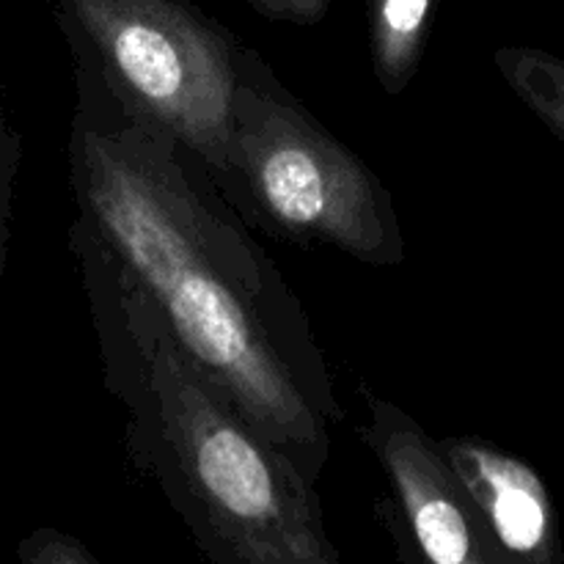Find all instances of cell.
Wrapping results in <instances>:
<instances>
[{
	"mask_svg": "<svg viewBox=\"0 0 564 564\" xmlns=\"http://www.w3.org/2000/svg\"><path fill=\"white\" fill-rule=\"evenodd\" d=\"M231 169L240 213L303 246H328L358 262L405 259L391 193L242 44L231 102Z\"/></svg>",
	"mask_w": 564,
	"mask_h": 564,
	"instance_id": "3",
	"label": "cell"
},
{
	"mask_svg": "<svg viewBox=\"0 0 564 564\" xmlns=\"http://www.w3.org/2000/svg\"><path fill=\"white\" fill-rule=\"evenodd\" d=\"M105 389L132 466L158 485L209 564H345L317 485L187 358L135 275L75 218Z\"/></svg>",
	"mask_w": 564,
	"mask_h": 564,
	"instance_id": "2",
	"label": "cell"
},
{
	"mask_svg": "<svg viewBox=\"0 0 564 564\" xmlns=\"http://www.w3.org/2000/svg\"><path fill=\"white\" fill-rule=\"evenodd\" d=\"M69 50L77 220L135 275L209 383L317 485L341 408L301 297L207 169Z\"/></svg>",
	"mask_w": 564,
	"mask_h": 564,
	"instance_id": "1",
	"label": "cell"
},
{
	"mask_svg": "<svg viewBox=\"0 0 564 564\" xmlns=\"http://www.w3.org/2000/svg\"><path fill=\"white\" fill-rule=\"evenodd\" d=\"M17 564H102L83 540L61 529L42 527L17 545Z\"/></svg>",
	"mask_w": 564,
	"mask_h": 564,
	"instance_id": "10",
	"label": "cell"
},
{
	"mask_svg": "<svg viewBox=\"0 0 564 564\" xmlns=\"http://www.w3.org/2000/svg\"><path fill=\"white\" fill-rule=\"evenodd\" d=\"M69 47L121 99L174 135L240 207L231 102L242 44L191 0H55Z\"/></svg>",
	"mask_w": 564,
	"mask_h": 564,
	"instance_id": "4",
	"label": "cell"
},
{
	"mask_svg": "<svg viewBox=\"0 0 564 564\" xmlns=\"http://www.w3.org/2000/svg\"><path fill=\"white\" fill-rule=\"evenodd\" d=\"M22 138L14 127L6 105L3 77H0V279L6 270V253H9L11 237V213H14V182L20 171Z\"/></svg>",
	"mask_w": 564,
	"mask_h": 564,
	"instance_id": "9",
	"label": "cell"
},
{
	"mask_svg": "<svg viewBox=\"0 0 564 564\" xmlns=\"http://www.w3.org/2000/svg\"><path fill=\"white\" fill-rule=\"evenodd\" d=\"M364 441L389 485L380 507L402 564H505L471 501L435 449V438L394 402L361 389Z\"/></svg>",
	"mask_w": 564,
	"mask_h": 564,
	"instance_id": "5",
	"label": "cell"
},
{
	"mask_svg": "<svg viewBox=\"0 0 564 564\" xmlns=\"http://www.w3.org/2000/svg\"><path fill=\"white\" fill-rule=\"evenodd\" d=\"M494 64L512 94L564 143V58L540 47H501Z\"/></svg>",
	"mask_w": 564,
	"mask_h": 564,
	"instance_id": "8",
	"label": "cell"
},
{
	"mask_svg": "<svg viewBox=\"0 0 564 564\" xmlns=\"http://www.w3.org/2000/svg\"><path fill=\"white\" fill-rule=\"evenodd\" d=\"M257 11L273 20L295 22V25H314L325 17L330 0H248Z\"/></svg>",
	"mask_w": 564,
	"mask_h": 564,
	"instance_id": "11",
	"label": "cell"
},
{
	"mask_svg": "<svg viewBox=\"0 0 564 564\" xmlns=\"http://www.w3.org/2000/svg\"><path fill=\"white\" fill-rule=\"evenodd\" d=\"M505 564H564L560 516L549 485L521 457L479 438L435 441Z\"/></svg>",
	"mask_w": 564,
	"mask_h": 564,
	"instance_id": "6",
	"label": "cell"
},
{
	"mask_svg": "<svg viewBox=\"0 0 564 564\" xmlns=\"http://www.w3.org/2000/svg\"><path fill=\"white\" fill-rule=\"evenodd\" d=\"M433 6L435 0H367L372 69L391 97L405 91L416 75Z\"/></svg>",
	"mask_w": 564,
	"mask_h": 564,
	"instance_id": "7",
	"label": "cell"
}]
</instances>
